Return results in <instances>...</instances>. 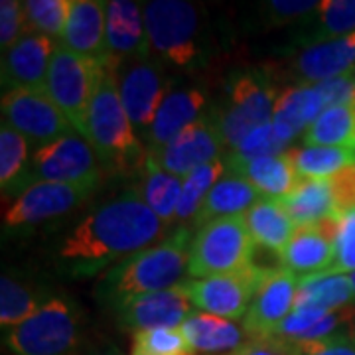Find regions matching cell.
Masks as SVG:
<instances>
[{
	"label": "cell",
	"instance_id": "cell-1",
	"mask_svg": "<svg viewBox=\"0 0 355 355\" xmlns=\"http://www.w3.org/2000/svg\"><path fill=\"white\" fill-rule=\"evenodd\" d=\"M166 227L139 193L128 190L91 211L64 239L60 259L77 279L93 277L153 247Z\"/></svg>",
	"mask_w": 355,
	"mask_h": 355
},
{
	"label": "cell",
	"instance_id": "cell-2",
	"mask_svg": "<svg viewBox=\"0 0 355 355\" xmlns=\"http://www.w3.org/2000/svg\"><path fill=\"white\" fill-rule=\"evenodd\" d=\"M191 239L190 229H178L160 243L121 261L103 275L95 288L97 298L116 310L137 296L182 284L190 265Z\"/></svg>",
	"mask_w": 355,
	"mask_h": 355
},
{
	"label": "cell",
	"instance_id": "cell-3",
	"mask_svg": "<svg viewBox=\"0 0 355 355\" xmlns=\"http://www.w3.org/2000/svg\"><path fill=\"white\" fill-rule=\"evenodd\" d=\"M116 69L105 67L89 105L85 139L91 142L103 168L121 174H140L148 148L142 146L128 119L116 87Z\"/></svg>",
	"mask_w": 355,
	"mask_h": 355
},
{
	"label": "cell",
	"instance_id": "cell-4",
	"mask_svg": "<svg viewBox=\"0 0 355 355\" xmlns=\"http://www.w3.org/2000/svg\"><path fill=\"white\" fill-rule=\"evenodd\" d=\"M254 251L257 245L243 216L216 219L193 235L188 275L191 279H209L239 272L253 265Z\"/></svg>",
	"mask_w": 355,
	"mask_h": 355
},
{
	"label": "cell",
	"instance_id": "cell-5",
	"mask_svg": "<svg viewBox=\"0 0 355 355\" xmlns=\"http://www.w3.org/2000/svg\"><path fill=\"white\" fill-rule=\"evenodd\" d=\"M101 160L83 135L73 132L40 146L22 180L10 191H22L38 182H55L95 190L101 182Z\"/></svg>",
	"mask_w": 355,
	"mask_h": 355
},
{
	"label": "cell",
	"instance_id": "cell-6",
	"mask_svg": "<svg viewBox=\"0 0 355 355\" xmlns=\"http://www.w3.org/2000/svg\"><path fill=\"white\" fill-rule=\"evenodd\" d=\"M105 67L107 65L83 58L60 44L51 55L44 91L64 111L69 123L83 137H85L89 105Z\"/></svg>",
	"mask_w": 355,
	"mask_h": 355
},
{
	"label": "cell",
	"instance_id": "cell-7",
	"mask_svg": "<svg viewBox=\"0 0 355 355\" xmlns=\"http://www.w3.org/2000/svg\"><path fill=\"white\" fill-rule=\"evenodd\" d=\"M6 343L14 355H71L79 345L77 312L62 298H53L12 328Z\"/></svg>",
	"mask_w": 355,
	"mask_h": 355
},
{
	"label": "cell",
	"instance_id": "cell-8",
	"mask_svg": "<svg viewBox=\"0 0 355 355\" xmlns=\"http://www.w3.org/2000/svg\"><path fill=\"white\" fill-rule=\"evenodd\" d=\"M144 28L150 50L174 65H188L198 55V10L184 0H153L144 4Z\"/></svg>",
	"mask_w": 355,
	"mask_h": 355
},
{
	"label": "cell",
	"instance_id": "cell-9",
	"mask_svg": "<svg viewBox=\"0 0 355 355\" xmlns=\"http://www.w3.org/2000/svg\"><path fill=\"white\" fill-rule=\"evenodd\" d=\"M277 268L253 263L233 275H219L209 279H191L182 282L190 302L205 314L237 320L245 318L254 294Z\"/></svg>",
	"mask_w": 355,
	"mask_h": 355
},
{
	"label": "cell",
	"instance_id": "cell-10",
	"mask_svg": "<svg viewBox=\"0 0 355 355\" xmlns=\"http://www.w3.org/2000/svg\"><path fill=\"white\" fill-rule=\"evenodd\" d=\"M279 93L259 73H241L231 81L229 105L216 116L219 135L229 150H235L241 140L254 130L270 123Z\"/></svg>",
	"mask_w": 355,
	"mask_h": 355
},
{
	"label": "cell",
	"instance_id": "cell-11",
	"mask_svg": "<svg viewBox=\"0 0 355 355\" xmlns=\"http://www.w3.org/2000/svg\"><path fill=\"white\" fill-rule=\"evenodd\" d=\"M116 87L132 127L144 137L153 127L156 113L170 91L162 64L150 55L128 60L116 67Z\"/></svg>",
	"mask_w": 355,
	"mask_h": 355
},
{
	"label": "cell",
	"instance_id": "cell-12",
	"mask_svg": "<svg viewBox=\"0 0 355 355\" xmlns=\"http://www.w3.org/2000/svg\"><path fill=\"white\" fill-rule=\"evenodd\" d=\"M4 123L30 142H55L77 132L46 91L12 89L2 95Z\"/></svg>",
	"mask_w": 355,
	"mask_h": 355
},
{
	"label": "cell",
	"instance_id": "cell-13",
	"mask_svg": "<svg viewBox=\"0 0 355 355\" xmlns=\"http://www.w3.org/2000/svg\"><path fill=\"white\" fill-rule=\"evenodd\" d=\"M225 148L219 135L216 116H200L190 127L184 128L176 140H172L158 153H148V158L162 170L174 176L186 178L193 170L219 160L217 156Z\"/></svg>",
	"mask_w": 355,
	"mask_h": 355
},
{
	"label": "cell",
	"instance_id": "cell-14",
	"mask_svg": "<svg viewBox=\"0 0 355 355\" xmlns=\"http://www.w3.org/2000/svg\"><path fill=\"white\" fill-rule=\"evenodd\" d=\"M93 193L91 188L83 186H69V184H55V182H38L28 186L12 205L4 211V225L6 227H26L36 225L51 217L64 216L76 209Z\"/></svg>",
	"mask_w": 355,
	"mask_h": 355
},
{
	"label": "cell",
	"instance_id": "cell-15",
	"mask_svg": "<svg viewBox=\"0 0 355 355\" xmlns=\"http://www.w3.org/2000/svg\"><path fill=\"white\" fill-rule=\"evenodd\" d=\"M336 217L296 227L292 239L280 253V265L294 272L298 280L328 272L336 259Z\"/></svg>",
	"mask_w": 355,
	"mask_h": 355
},
{
	"label": "cell",
	"instance_id": "cell-16",
	"mask_svg": "<svg viewBox=\"0 0 355 355\" xmlns=\"http://www.w3.org/2000/svg\"><path fill=\"white\" fill-rule=\"evenodd\" d=\"M298 291V277L280 266L254 294L253 302L243 318V330L249 338L275 336L279 326L291 316Z\"/></svg>",
	"mask_w": 355,
	"mask_h": 355
},
{
	"label": "cell",
	"instance_id": "cell-17",
	"mask_svg": "<svg viewBox=\"0 0 355 355\" xmlns=\"http://www.w3.org/2000/svg\"><path fill=\"white\" fill-rule=\"evenodd\" d=\"M190 314L191 302L182 284L168 291L142 294L116 308L119 324L135 334L156 328H180Z\"/></svg>",
	"mask_w": 355,
	"mask_h": 355
},
{
	"label": "cell",
	"instance_id": "cell-18",
	"mask_svg": "<svg viewBox=\"0 0 355 355\" xmlns=\"http://www.w3.org/2000/svg\"><path fill=\"white\" fill-rule=\"evenodd\" d=\"M58 44L111 67L107 51V2L69 0L67 22Z\"/></svg>",
	"mask_w": 355,
	"mask_h": 355
},
{
	"label": "cell",
	"instance_id": "cell-19",
	"mask_svg": "<svg viewBox=\"0 0 355 355\" xmlns=\"http://www.w3.org/2000/svg\"><path fill=\"white\" fill-rule=\"evenodd\" d=\"M58 48L53 38L44 34H24L2 55V85L12 89L44 91L51 55Z\"/></svg>",
	"mask_w": 355,
	"mask_h": 355
},
{
	"label": "cell",
	"instance_id": "cell-20",
	"mask_svg": "<svg viewBox=\"0 0 355 355\" xmlns=\"http://www.w3.org/2000/svg\"><path fill=\"white\" fill-rule=\"evenodd\" d=\"M107 51L113 69L123 62L148 55L150 46L144 28V14L140 12L137 2H107Z\"/></svg>",
	"mask_w": 355,
	"mask_h": 355
},
{
	"label": "cell",
	"instance_id": "cell-21",
	"mask_svg": "<svg viewBox=\"0 0 355 355\" xmlns=\"http://www.w3.org/2000/svg\"><path fill=\"white\" fill-rule=\"evenodd\" d=\"M355 67V32L342 38L316 42L298 53L292 69L308 85L349 76Z\"/></svg>",
	"mask_w": 355,
	"mask_h": 355
},
{
	"label": "cell",
	"instance_id": "cell-22",
	"mask_svg": "<svg viewBox=\"0 0 355 355\" xmlns=\"http://www.w3.org/2000/svg\"><path fill=\"white\" fill-rule=\"evenodd\" d=\"M328 107L330 105L326 101V95L318 85L304 83L298 87H288L280 91L275 101L270 125L275 128V135L284 144H288L294 137L306 132V128Z\"/></svg>",
	"mask_w": 355,
	"mask_h": 355
},
{
	"label": "cell",
	"instance_id": "cell-23",
	"mask_svg": "<svg viewBox=\"0 0 355 355\" xmlns=\"http://www.w3.org/2000/svg\"><path fill=\"white\" fill-rule=\"evenodd\" d=\"M203 105H205V95L200 89H170L156 113L153 127L146 135L148 153H158L172 140H176L184 128H188L193 121H198L196 116L200 114Z\"/></svg>",
	"mask_w": 355,
	"mask_h": 355
},
{
	"label": "cell",
	"instance_id": "cell-24",
	"mask_svg": "<svg viewBox=\"0 0 355 355\" xmlns=\"http://www.w3.org/2000/svg\"><path fill=\"white\" fill-rule=\"evenodd\" d=\"M231 174L245 178L254 190L268 200H282L298 182V174L286 154L259 156V158H235L227 156Z\"/></svg>",
	"mask_w": 355,
	"mask_h": 355
},
{
	"label": "cell",
	"instance_id": "cell-25",
	"mask_svg": "<svg viewBox=\"0 0 355 355\" xmlns=\"http://www.w3.org/2000/svg\"><path fill=\"white\" fill-rule=\"evenodd\" d=\"M193 354L229 355L237 352L249 340L247 331L239 328L233 320L191 312L180 326Z\"/></svg>",
	"mask_w": 355,
	"mask_h": 355
},
{
	"label": "cell",
	"instance_id": "cell-26",
	"mask_svg": "<svg viewBox=\"0 0 355 355\" xmlns=\"http://www.w3.org/2000/svg\"><path fill=\"white\" fill-rule=\"evenodd\" d=\"M263 196L241 176H223L207 193L202 209L193 219L196 227H203L216 219L245 216Z\"/></svg>",
	"mask_w": 355,
	"mask_h": 355
},
{
	"label": "cell",
	"instance_id": "cell-27",
	"mask_svg": "<svg viewBox=\"0 0 355 355\" xmlns=\"http://www.w3.org/2000/svg\"><path fill=\"white\" fill-rule=\"evenodd\" d=\"M249 235L257 247L272 251L280 257L284 247L292 239L296 225L282 207L280 200L261 198L253 207L243 216Z\"/></svg>",
	"mask_w": 355,
	"mask_h": 355
},
{
	"label": "cell",
	"instance_id": "cell-28",
	"mask_svg": "<svg viewBox=\"0 0 355 355\" xmlns=\"http://www.w3.org/2000/svg\"><path fill=\"white\" fill-rule=\"evenodd\" d=\"M355 300L352 280L345 275L322 272L316 277L298 280V291L292 310H310L320 314H330Z\"/></svg>",
	"mask_w": 355,
	"mask_h": 355
},
{
	"label": "cell",
	"instance_id": "cell-29",
	"mask_svg": "<svg viewBox=\"0 0 355 355\" xmlns=\"http://www.w3.org/2000/svg\"><path fill=\"white\" fill-rule=\"evenodd\" d=\"M282 207L296 227L312 225L322 219L334 217V200L328 178H298L296 186L284 196Z\"/></svg>",
	"mask_w": 355,
	"mask_h": 355
},
{
	"label": "cell",
	"instance_id": "cell-30",
	"mask_svg": "<svg viewBox=\"0 0 355 355\" xmlns=\"http://www.w3.org/2000/svg\"><path fill=\"white\" fill-rule=\"evenodd\" d=\"M182 186H184V178L166 172L146 156V164L142 168L139 182L132 190L139 193L140 200L146 203L166 225H170L176 219Z\"/></svg>",
	"mask_w": 355,
	"mask_h": 355
},
{
	"label": "cell",
	"instance_id": "cell-31",
	"mask_svg": "<svg viewBox=\"0 0 355 355\" xmlns=\"http://www.w3.org/2000/svg\"><path fill=\"white\" fill-rule=\"evenodd\" d=\"M304 144L355 150V105L328 107L306 128Z\"/></svg>",
	"mask_w": 355,
	"mask_h": 355
},
{
	"label": "cell",
	"instance_id": "cell-32",
	"mask_svg": "<svg viewBox=\"0 0 355 355\" xmlns=\"http://www.w3.org/2000/svg\"><path fill=\"white\" fill-rule=\"evenodd\" d=\"M286 156L300 178H330L349 164H355V150L336 146H300L288 148Z\"/></svg>",
	"mask_w": 355,
	"mask_h": 355
},
{
	"label": "cell",
	"instance_id": "cell-33",
	"mask_svg": "<svg viewBox=\"0 0 355 355\" xmlns=\"http://www.w3.org/2000/svg\"><path fill=\"white\" fill-rule=\"evenodd\" d=\"M225 168L227 166L223 160H216V162H209V164L193 170L191 174L184 178V186H182L176 209V221H188V219L193 221L196 219L207 193L225 174Z\"/></svg>",
	"mask_w": 355,
	"mask_h": 355
},
{
	"label": "cell",
	"instance_id": "cell-34",
	"mask_svg": "<svg viewBox=\"0 0 355 355\" xmlns=\"http://www.w3.org/2000/svg\"><path fill=\"white\" fill-rule=\"evenodd\" d=\"M40 308V296L26 284L4 275L0 279V324L2 328H16Z\"/></svg>",
	"mask_w": 355,
	"mask_h": 355
},
{
	"label": "cell",
	"instance_id": "cell-35",
	"mask_svg": "<svg viewBox=\"0 0 355 355\" xmlns=\"http://www.w3.org/2000/svg\"><path fill=\"white\" fill-rule=\"evenodd\" d=\"M30 140H26L18 130L2 123L0 128V184L2 190H12L24 176Z\"/></svg>",
	"mask_w": 355,
	"mask_h": 355
},
{
	"label": "cell",
	"instance_id": "cell-36",
	"mask_svg": "<svg viewBox=\"0 0 355 355\" xmlns=\"http://www.w3.org/2000/svg\"><path fill=\"white\" fill-rule=\"evenodd\" d=\"M69 0H26L24 34H44L62 38L67 22Z\"/></svg>",
	"mask_w": 355,
	"mask_h": 355
},
{
	"label": "cell",
	"instance_id": "cell-37",
	"mask_svg": "<svg viewBox=\"0 0 355 355\" xmlns=\"http://www.w3.org/2000/svg\"><path fill=\"white\" fill-rule=\"evenodd\" d=\"M132 354L139 355H186L193 354L182 328H156L137 331Z\"/></svg>",
	"mask_w": 355,
	"mask_h": 355
},
{
	"label": "cell",
	"instance_id": "cell-38",
	"mask_svg": "<svg viewBox=\"0 0 355 355\" xmlns=\"http://www.w3.org/2000/svg\"><path fill=\"white\" fill-rule=\"evenodd\" d=\"M318 16V38L334 40L355 32V0H324Z\"/></svg>",
	"mask_w": 355,
	"mask_h": 355
},
{
	"label": "cell",
	"instance_id": "cell-39",
	"mask_svg": "<svg viewBox=\"0 0 355 355\" xmlns=\"http://www.w3.org/2000/svg\"><path fill=\"white\" fill-rule=\"evenodd\" d=\"M288 150V144H284L282 140L275 135V128L270 123H266L263 127H257L251 130L241 144L231 150L229 156L235 158H259V156H279Z\"/></svg>",
	"mask_w": 355,
	"mask_h": 355
},
{
	"label": "cell",
	"instance_id": "cell-40",
	"mask_svg": "<svg viewBox=\"0 0 355 355\" xmlns=\"http://www.w3.org/2000/svg\"><path fill=\"white\" fill-rule=\"evenodd\" d=\"M330 272L336 275L355 272V209L338 217L336 259Z\"/></svg>",
	"mask_w": 355,
	"mask_h": 355
},
{
	"label": "cell",
	"instance_id": "cell-41",
	"mask_svg": "<svg viewBox=\"0 0 355 355\" xmlns=\"http://www.w3.org/2000/svg\"><path fill=\"white\" fill-rule=\"evenodd\" d=\"M24 2L2 0V4H0V46H2V53L10 50L14 44L24 36Z\"/></svg>",
	"mask_w": 355,
	"mask_h": 355
},
{
	"label": "cell",
	"instance_id": "cell-42",
	"mask_svg": "<svg viewBox=\"0 0 355 355\" xmlns=\"http://www.w3.org/2000/svg\"><path fill=\"white\" fill-rule=\"evenodd\" d=\"M328 180L334 200V217L338 219L355 209V164L345 166Z\"/></svg>",
	"mask_w": 355,
	"mask_h": 355
},
{
	"label": "cell",
	"instance_id": "cell-43",
	"mask_svg": "<svg viewBox=\"0 0 355 355\" xmlns=\"http://www.w3.org/2000/svg\"><path fill=\"white\" fill-rule=\"evenodd\" d=\"M229 355H302L300 347L279 336L249 338L237 352Z\"/></svg>",
	"mask_w": 355,
	"mask_h": 355
},
{
	"label": "cell",
	"instance_id": "cell-44",
	"mask_svg": "<svg viewBox=\"0 0 355 355\" xmlns=\"http://www.w3.org/2000/svg\"><path fill=\"white\" fill-rule=\"evenodd\" d=\"M326 95V101L330 107L334 105H355V73L336 77L330 81L316 83Z\"/></svg>",
	"mask_w": 355,
	"mask_h": 355
},
{
	"label": "cell",
	"instance_id": "cell-45",
	"mask_svg": "<svg viewBox=\"0 0 355 355\" xmlns=\"http://www.w3.org/2000/svg\"><path fill=\"white\" fill-rule=\"evenodd\" d=\"M302 355H355V336L342 334L330 340L298 345Z\"/></svg>",
	"mask_w": 355,
	"mask_h": 355
},
{
	"label": "cell",
	"instance_id": "cell-46",
	"mask_svg": "<svg viewBox=\"0 0 355 355\" xmlns=\"http://www.w3.org/2000/svg\"><path fill=\"white\" fill-rule=\"evenodd\" d=\"M320 2H308V0H275L268 2V12L275 16V20H292L302 14H308L310 10H318Z\"/></svg>",
	"mask_w": 355,
	"mask_h": 355
},
{
	"label": "cell",
	"instance_id": "cell-47",
	"mask_svg": "<svg viewBox=\"0 0 355 355\" xmlns=\"http://www.w3.org/2000/svg\"><path fill=\"white\" fill-rule=\"evenodd\" d=\"M93 355H121V354H116L114 349H103V352H97V354H93Z\"/></svg>",
	"mask_w": 355,
	"mask_h": 355
},
{
	"label": "cell",
	"instance_id": "cell-48",
	"mask_svg": "<svg viewBox=\"0 0 355 355\" xmlns=\"http://www.w3.org/2000/svg\"><path fill=\"white\" fill-rule=\"evenodd\" d=\"M349 280H352V286H354V294H355V272L349 275Z\"/></svg>",
	"mask_w": 355,
	"mask_h": 355
},
{
	"label": "cell",
	"instance_id": "cell-49",
	"mask_svg": "<svg viewBox=\"0 0 355 355\" xmlns=\"http://www.w3.org/2000/svg\"><path fill=\"white\" fill-rule=\"evenodd\" d=\"M186 355H193V354H186Z\"/></svg>",
	"mask_w": 355,
	"mask_h": 355
},
{
	"label": "cell",
	"instance_id": "cell-50",
	"mask_svg": "<svg viewBox=\"0 0 355 355\" xmlns=\"http://www.w3.org/2000/svg\"><path fill=\"white\" fill-rule=\"evenodd\" d=\"M132 355H139V354H132Z\"/></svg>",
	"mask_w": 355,
	"mask_h": 355
}]
</instances>
